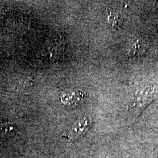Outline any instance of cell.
<instances>
[{"label": "cell", "instance_id": "6da1fadb", "mask_svg": "<svg viewBox=\"0 0 158 158\" xmlns=\"http://www.w3.org/2000/svg\"><path fill=\"white\" fill-rule=\"evenodd\" d=\"M90 125V119L88 117H85L79 119L74 123L71 130L68 132V138L70 141L78 138L87 132Z\"/></svg>", "mask_w": 158, "mask_h": 158}, {"label": "cell", "instance_id": "7a4b0ae2", "mask_svg": "<svg viewBox=\"0 0 158 158\" xmlns=\"http://www.w3.org/2000/svg\"><path fill=\"white\" fill-rule=\"evenodd\" d=\"M85 93L81 91L64 93L61 96V101L65 105H74L81 102L85 98Z\"/></svg>", "mask_w": 158, "mask_h": 158}, {"label": "cell", "instance_id": "3957f363", "mask_svg": "<svg viewBox=\"0 0 158 158\" xmlns=\"http://www.w3.org/2000/svg\"><path fill=\"white\" fill-rule=\"evenodd\" d=\"M145 51V45L139 40H136L131 45L130 47L129 54L130 56H135L137 55H142Z\"/></svg>", "mask_w": 158, "mask_h": 158}]
</instances>
